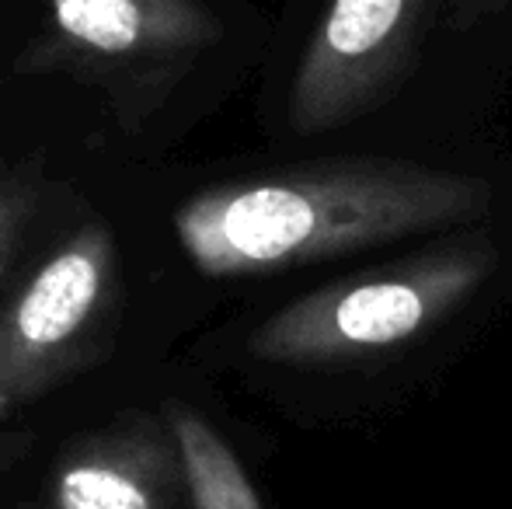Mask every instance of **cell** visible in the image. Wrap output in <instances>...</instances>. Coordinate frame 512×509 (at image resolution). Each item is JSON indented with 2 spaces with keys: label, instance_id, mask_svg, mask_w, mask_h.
<instances>
[{
  "label": "cell",
  "instance_id": "cell-1",
  "mask_svg": "<svg viewBox=\"0 0 512 509\" xmlns=\"http://www.w3.org/2000/svg\"><path fill=\"white\" fill-rule=\"evenodd\" d=\"M488 213L492 185L478 175L356 157L213 185L178 206L175 234L206 276H255L446 231Z\"/></svg>",
  "mask_w": 512,
  "mask_h": 509
},
{
  "label": "cell",
  "instance_id": "cell-2",
  "mask_svg": "<svg viewBox=\"0 0 512 509\" xmlns=\"http://www.w3.org/2000/svg\"><path fill=\"white\" fill-rule=\"evenodd\" d=\"M495 265L499 252L481 238L408 255L293 300L255 328L248 349L286 367L387 353L443 325L488 283Z\"/></svg>",
  "mask_w": 512,
  "mask_h": 509
},
{
  "label": "cell",
  "instance_id": "cell-3",
  "mask_svg": "<svg viewBox=\"0 0 512 509\" xmlns=\"http://www.w3.org/2000/svg\"><path fill=\"white\" fill-rule=\"evenodd\" d=\"M46 32L25 70H70L136 116L223 39L206 0H42Z\"/></svg>",
  "mask_w": 512,
  "mask_h": 509
},
{
  "label": "cell",
  "instance_id": "cell-4",
  "mask_svg": "<svg viewBox=\"0 0 512 509\" xmlns=\"http://www.w3.org/2000/svg\"><path fill=\"white\" fill-rule=\"evenodd\" d=\"M119 258L105 224L74 231L0 311V426L81 370L105 342Z\"/></svg>",
  "mask_w": 512,
  "mask_h": 509
},
{
  "label": "cell",
  "instance_id": "cell-5",
  "mask_svg": "<svg viewBox=\"0 0 512 509\" xmlns=\"http://www.w3.org/2000/svg\"><path fill=\"white\" fill-rule=\"evenodd\" d=\"M443 14L446 0H324L286 98L293 133H331L384 105Z\"/></svg>",
  "mask_w": 512,
  "mask_h": 509
},
{
  "label": "cell",
  "instance_id": "cell-6",
  "mask_svg": "<svg viewBox=\"0 0 512 509\" xmlns=\"http://www.w3.org/2000/svg\"><path fill=\"white\" fill-rule=\"evenodd\" d=\"M185 464L171 426L133 415L63 454L53 475L60 509H171Z\"/></svg>",
  "mask_w": 512,
  "mask_h": 509
},
{
  "label": "cell",
  "instance_id": "cell-7",
  "mask_svg": "<svg viewBox=\"0 0 512 509\" xmlns=\"http://www.w3.org/2000/svg\"><path fill=\"white\" fill-rule=\"evenodd\" d=\"M168 426L182 450L185 489H189L192 509H265L237 454L203 415L175 405Z\"/></svg>",
  "mask_w": 512,
  "mask_h": 509
},
{
  "label": "cell",
  "instance_id": "cell-8",
  "mask_svg": "<svg viewBox=\"0 0 512 509\" xmlns=\"http://www.w3.org/2000/svg\"><path fill=\"white\" fill-rule=\"evenodd\" d=\"M35 217V185L28 178H0V283Z\"/></svg>",
  "mask_w": 512,
  "mask_h": 509
},
{
  "label": "cell",
  "instance_id": "cell-9",
  "mask_svg": "<svg viewBox=\"0 0 512 509\" xmlns=\"http://www.w3.org/2000/svg\"><path fill=\"white\" fill-rule=\"evenodd\" d=\"M512 0H446V14H443V25L450 28H474L481 21L495 18V14L509 11Z\"/></svg>",
  "mask_w": 512,
  "mask_h": 509
},
{
  "label": "cell",
  "instance_id": "cell-10",
  "mask_svg": "<svg viewBox=\"0 0 512 509\" xmlns=\"http://www.w3.org/2000/svg\"><path fill=\"white\" fill-rule=\"evenodd\" d=\"M25 447H28V440H21V436H4V440H0V471L11 468V464L25 454Z\"/></svg>",
  "mask_w": 512,
  "mask_h": 509
}]
</instances>
